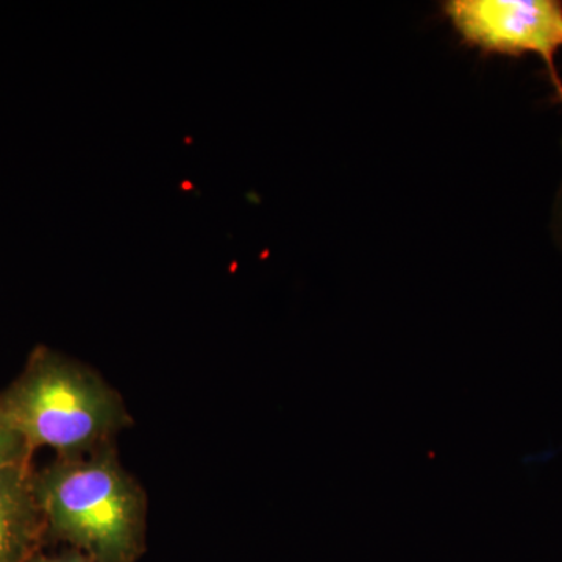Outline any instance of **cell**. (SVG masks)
<instances>
[{
    "label": "cell",
    "mask_w": 562,
    "mask_h": 562,
    "mask_svg": "<svg viewBox=\"0 0 562 562\" xmlns=\"http://www.w3.org/2000/svg\"><path fill=\"white\" fill-rule=\"evenodd\" d=\"M0 416L33 453L47 447L60 460L90 457L133 425L124 397L101 373L47 346H36L0 391Z\"/></svg>",
    "instance_id": "obj_1"
},
{
    "label": "cell",
    "mask_w": 562,
    "mask_h": 562,
    "mask_svg": "<svg viewBox=\"0 0 562 562\" xmlns=\"http://www.w3.org/2000/svg\"><path fill=\"white\" fill-rule=\"evenodd\" d=\"M33 490L47 542L68 543L94 562H136L146 552V491L122 468L116 443L35 471Z\"/></svg>",
    "instance_id": "obj_2"
},
{
    "label": "cell",
    "mask_w": 562,
    "mask_h": 562,
    "mask_svg": "<svg viewBox=\"0 0 562 562\" xmlns=\"http://www.w3.org/2000/svg\"><path fill=\"white\" fill-rule=\"evenodd\" d=\"M441 9L464 46L484 55L541 58L553 102L562 106L557 66L562 49L561 0H446Z\"/></svg>",
    "instance_id": "obj_3"
},
{
    "label": "cell",
    "mask_w": 562,
    "mask_h": 562,
    "mask_svg": "<svg viewBox=\"0 0 562 562\" xmlns=\"http://www.w3.org/2000/svg\"><path fill=\"white\" fill-rule=\"evenodd\" d=\"M33 461L0 469V562H29L47 542Z\"/></svg>",
    "instance_id": "obj_4"
},
{
    "label": "cell",
    "mask_w": 562,
    "mask_h": 562,
    "mask_svg": "<svg viewBox=\"0 0 562 562\" xmlns=\"http://www.w3.org/2000/svg\"><path fill=\"white\" fill-rule=\"evenodd\" d=\"M33 454L24 439L0 416V469L31 462Z\"/></svg>",
    "instance_id": "obj_5"
},
{
    "label": "cell",
    "mask_w": 562,
    "mask_h": 562,
    "mask_svg": "<svg viewBox=\"0 0 562 562\" xmlns=\"http://www.w3.org/2000/svg\"><path fill=\"white\" fill-rule=\"evenodd\" d=\"M562 146V143H561ZM550 232H552L553 241L562 250V180L557 191L552 209V220H550Z\"/></svg>",
    "instance_id": "obj_6"
},
{
    "label": "cell",
    "mask_w": 562,
    "mask_h": 562,
    "mask_svg": "<svg viewBox=\"0 0 562 562\" xmlns=\"http://www.w3.org/2000/svg\"><path fill=\"white\" fill-rule=\"evenodd\" d=\"M29 562H94L90 558L85 557L83 553L77 552V550L68 549L63 553L46 554L38 553L35 558H32Z\"/></svg>",
    "instance_id": "obj_7"
}]
</instances>
